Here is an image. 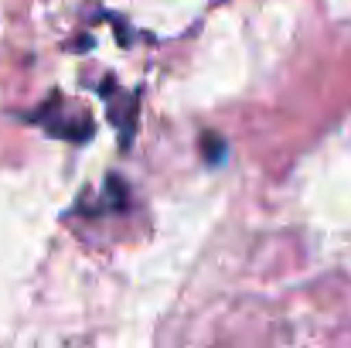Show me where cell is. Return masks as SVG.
Wrapping results in <instances>:
<instances>
[{
  "instance_id": "cell-3",
  "label": "cell",
  "mask_w": 351,
  "mask_h": 348,
  "mask_svg": "<svg viewBox=\"0 0 351 348\" xmlns=\"http://www.w3.org/2000/svg\"><path fill=\"white\" fill-rule=\"evenodd\" d=\"M202 150H205V164H222L226 161V140L219 133H205L202 137Z\"/></svg>"
},
{
  "instance_id": "cell-1",
  "label": "cell",
  "mask_w": 351,
  "mask_h": 348,
  "mask_svg": "<svg viewBox=\"0 0 351 348\" xmlns=\"http://www.w3.org/2000/svg\"><path fill=\"white\" fill-rule=\"evenodd\" d=\"M31 119L41 123L51 137H62V140H75V143H82V140L93 137V119H89L86 113H75L62 96H51V100L31 116Z\"/></svg>"
},
{
  "instance_id": "cell-2",
  "label": "cell",
  "mask_w": 351,
  "mask_h": 348,
  "mask_svg": "<svg viewBox=\"0 0 351 348\" xmlns=\"http://www.w3.org/2000/svg\"><path fill=\"white\" fill-rule=\"evenodd\" d=\"M110 119L119 126V133H123V147H126L130 137H133V126H136V96H123L119 103L110 100Z\"/></svg>"
}]
</instances>
